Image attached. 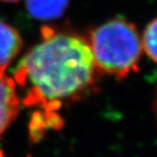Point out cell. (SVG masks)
<instances>
[{
  "label": "cell",
  "mask_w": 157,
  "mask_h": 157,
  "mask_svg": "<svg viewBox=\"0 0 157 157\" xmlns=\"http://www.w3.org/2000/svg\"><path fill=\"white\" fill-rule=\"evenodd\" d=\"M90 47L97 70L124 78L137 71L143 46L133 24L113 18L93 30Z\"/></svg>",
  "instance_id": "obj_2"
},
{
  "label": "cell",
  "mask_w": 157,
  "mask_h": 157,
  "mask_svg": "<svg viewBox=\"0 0 157 157\" xmlns=\"http://www.w3.org/2000/svg\"><path fill=\"white\" fill-rule=\"evenodd\" d=\"M21 107V97L14 80L0 70V136L17 118Z\"/></svg>",
  "instance_id": "obj_3"
},
{
  "label": "cell",
  "mask_w": 157,
  "mask_h": 157,
  "mask_svg": "<svg viewBox=\"0 0 157 157\" xmlns=\"http://www.w3.org/2000/svg\"><path fill=\"white\" fill-rule=\"evenodd\" d=\"M96 65L90 44L77 35L42 30V39L28 51L13 71L23 93L21 102L39 108L33 114V139L46 128L58 124L56 110L83 96L95 82Z\"/></svg>",
  "instance_id": "obj_1"
},
{
  "label": "cell",
  "mask_w": 157,
  "mask_h": 157,
  "mask_svg": "<svg viewBox=\"0 0 157 157\" xmlns=\"http://www.w3.org/2000/svg\"><path fill=\"white\" fill-rule=\"evenodd\" d=\"M142 46L148 56L157 62V18L148 24L143 34Z\"/></svg>",
  "instance_id": "obj_6"
},
{
  "label": "cell",
  "mask_w": 157,
  "mask_h": 157,
  "mask_svg": "<svg viewBox=\"0 0 157 157\" xmlns=\"http://www.w3.org/2000/svg\"><path fill=\"white\" fill-rule=\"evenodd\" d=\"M0 157H5L4 153H3V151H2L1 149H0Z\"/></svg>",
  "instance_id": "obj_8"
},
{
  "label": "cell",
  "mask_w": 157,
  "mask_h": 157,
  "mask_svg": "<svg viewBox=\"0 0 157 157\" xmlns=\"http://www.w3.org/2000/svg\"><path fill=\"white\" fill-rule=\"evenodd\" d=\"M156 113H157V100H156Z\"/></svg>",
  "instance_id": "obj_9"
},
{
  "label": "cell",
  "mask_w": 157,
  "mask_h": 157,
  "mask_svg": "<svg viewBox=\"0 0 157 157\" xmlns=\"http://www.w3.org/2000/svg\"><path fill=\"white\" fill-rule=\"evenodd\" d=\"M23 48V39L13 27L0 20V70L5 71Z\"/></svg>",
  "instance_id": "obj_4"
},
{
  "label": "cell",
  "mask_w": 157,
  "mask_h": 157,
  "mask_svg": "<svg viewBox=\"0 0 157 157\" xmlns=\"http://www.w3.org/2000/svg\"><path fill=\"white\" fill-rule=\"evenodd\" d=\"M68 5V0H26L29 13L36 20L51 21L60 17Z\"/></svg>",
  "instance_id": "obj_5"
},
{
  "label": "cell",
  "mask_w": 157,
  "mask_h": 157,
  "mask_svg": "<svg viewBox=\"0 0 157 157\" xmlns=\"http://www.w3.org/2000/svg\"><path fill=\"white\" fill-rule=\"evenodd\" d=\"M0 1H3V2H12V3H14V2H18L20 0H0Z\"/></svg>",
  "instance_id": "obj_7"
}]
</instances>
